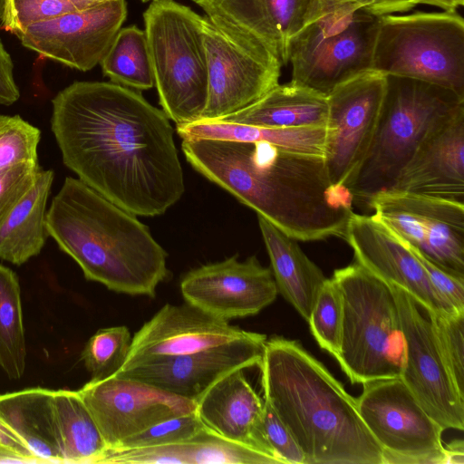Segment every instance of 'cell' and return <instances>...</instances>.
Instances as JSON below:
<instances>
[{
	"label": "cell",
	"mask_w": 464,
	"mask_h": 464,
	"mask_svg": "<svg viewBox=\"0 0 464 464\" xmlns=\"http://www.w3.org/2000/svg\"><path fill=\"white\" fill-rule=\"evenodd\" d=\"M53 391L37 387L0 395V419L39 463H63Z\"/></svg>",
	"instance_id": "cell-24"
},
{
	"label": "cell",
	"mask_w": 464,
	"mask_h": 464,
	"mask_svg": "<svg viewBox=\"0 0 464 464\" xmlns=\"http://www.w3.org/2000/svg\"><path fill=\"white\" fill-rule=\"evenodd\" d=\"M379 24L356 0H316L289 41L290 82L327 95L371 71Z\"/></svg>",
	"instance_id": "cell-6"
},
{
	"label": "cell",
	"mask_w": 464,
	"mask_h": 464,
	"mask_svg": "<svg viewBox=\"0 0 464 464\" xmlns=\"http://www.w3.org/2000/svg\"><path fill=\"white\" fill-rule=\"evenodd\" d=\"M9 462L28 463V461L22 456L13 452L7 449L0 447V463H9Z\"/></svg>",
	"instance_id": "cell-47"
},
{
	"label": "cell",
	"mask_w": 464,
	"mask_h": 464,
	"mask_svg": "<svg viewBox=\"0 0 464 464\" xmlns=\"http://www.w3.org/2000/svg\"><path fill=\"white\" fill-rule=\"evenodd\" d=\"M344 240L357 263L388 285L405 290L426 314L459 313L438 294L409 246L373 215L353 212Z\"/></svg>",
	"instance_id": "cell-19"
},
{
	"label": "cell",
	"mask_w": 464,
	"mask_h": 464,
	"mask_svg": "<svg viewBox=\"0 0 464 464\" xmlns=\"http://www.w3.org/2000/svg\"><path fill=\"white\" fill-rule=\"evenodd\" d=\"M202 18L173 0L153 1L143 14L160 104L176 126L200 120L208 100Z\"/></svg>",
	"instance_id": "cell-8"
},
{
	"label": "cell",
	"mask_w": 464,
	"mask_h": 464,
	"mask_svg": "<svg viewBox=\"0 0 464 464\" xmlns=\"http://www.w3.org/2000/svg\"><path fill=\"white\" fill-rule=\"evenodd\" d=\"M415 5H430L440 7L443 11L456 12L463 5L464 0H414Z\"/></svg>",
	"instance_id": "cell-46"
},
{
	"label": "cell",
	"mask_w": 464,
	"mask_h": 464,
	"mask_svg": "<svg viewBox=\"0 0 464 464\" xmlns=\"http://www.w3.org/2000/svg\"><path fill=\"white\" fill-rule=\"evenodd\" d=\"M258 367L264 400L300 446L305 464H384L356 399L298 341L266 339Z\"/></svg>",
	"instance_id": "cell-3"
},
{
	"label": "cell",
	"mask_w": 464,
	"mask_h": 464,
	"mask_svg": "<svg viewBox=\"0 0 464 464\" xmlns=\"http://www.w3.org/2000/svg\"><path fill=\"white\" fill-rule=\"evenodd\" d=\"M464 105L455 92L423 81L386 75V91L377 128L350 188L353 203L368 206L391 188L424 139Z\"/></svg>",
	"instance_id": "cell-5"
},
{
	"label": "cell",
	"mask_w": 464,
	"mask_h": 464,
	"mask_svg": "<svg viewBox=\"0 0 464 464\" xmlns=\"http://www.w3.org/2000/svg\"><path fill=\"white\" fill-rule=\"evenodd\" d=\"M343 299L336 281L326 278L316 296L308 324L319 346L336 358L340 352Z\"/></svg>",
	"instance_id": "cell-34"
},
{
	"label": "cell",
	"mask_w": 464,
	"mask_h": 464,
	"mask_svg": "<svg viewBox=\"0 0 464 464\" xmlns=\"http://www.w3.org/2000/svg\"><path fill=\"white\" fill-rule=\"evenodd\" d=\"M52 169H40L32 188L0 226V258L20 266L37 256L49 236L46 204L53 181Z\"/></svg>",
	"instance_id": "cell-27"
},
{
	"label": "cell",
	"mask_w": 464,
	"mask_h": 464,
	"mask_svg": "<svg viewBox=\"0 0 464 464\" xmlns=\"http://www.w3.org/2000/svg\"><path fill=\"white\" fill-rule=\"evenodd\" d=\"M404 243L409 246L423 266L432 286L438 294L450 304L456 312H464V277L456 276L445 271L429 260L413 246L406 242Z\"/></svg>",
	"instance_id": "cell-41"
},
{
	"label": "cell",
	"mask_w": 464,
	"mask_h": 464,
	"mask_svg": "<svg viewBox=\"0 0 464 464\" xmlns=\"http://www.w3.org/2000/svg\"><path fill=\"white\" fill-rule=\"evenodd\" d=\"M71 1L75 2V3L85 4V5H98V4H101V3H103L106 1H110V0H71Z\"/></svg>",
	"instance_id": "cell-48"
},
{
	"label": "cell",
	"mask_w": 464,
	"mask_h": 464,
	"mask_svg": "<svg viewBox=\"0 0 464 464\" xmlns=\"http://www.w3.org/2000/svg\"><path fill=\"white\" fill-rule=\"evenodd\" d=\"M39 164H21L0 169V226L34 186Z\"/></svg>",
	"instance_id": "cell-39"
},
{
	"label": "cell",
	"mask_w": 464,
	"mask_h": 464,
	"mask_svg": "<svg viewBox=\"0 0 464 464\" xmlns=\"http://www.w3.org/2000/svg\"><path fill=\"white\" fill-rule=\"evenodd\" d=\"M100 64L111 82L137 90L154 86L145 32L135 25L121 28Z\"/></svg>",
	"instance_id": "cell-31"
},
{
	"label": "cell",
	"mask_w": 464,
	"mask_h": 464,
	"mask_svg": "<svg viewBox=\"0 0 464 464\" xmlns=\"http://www.w3.org/2000/svg\"><path fill=\"white\" fill-rule=\"evenodd\" d=\"M90 6L71 0H4L1 27L17 34L34 24Z\"/></svg>",
	"instance_id": "cell-36"
},
{
	"label": "cell",
	"mask_w": 464,
	"mask_h": 464,
	"mask_svg": "<svg viewBox=\"0 0 464 464\" xmlns=\"http://www.w3.org/2000/svg\"><path fill=\"white\" fill-rule=\"evenodd\" d=\"M372 70L416 79L464 97V20L456 12L380 16Z\"/></svg>",
	"instance_id": "cell-9"
},
{
	"label": "cell",
	"mask_w": 464,
	"mask_h": 464,
	"mask_svg": "<svg viewBox=\"0 0 464 464\" xmlns=\"http://www.w3.org/2000/svg\"><path fill=\"white\" fill-rule=\"evenodd\" d=\"M373 216L445 271L464 277V203L382 190L368 202Z\"/></svg>",
	"instance_id": "cell-11"
},
{
	"label": "cell",
	"mask_w": 464,
	"mask_h": 464,
	"mask_svg": "<svg viewBox=\"0 0 464 464\" xmlns=\"http://www.w3.org/2000/svg\"><path fill=\"white\" fill-rule=\"evenodd\" d=\"M188 464H280L276 459L208 429L187 441Z\"/></svg>",
	"instance_id": "cell-32"
},
{
	"label": "cell",
	"mask_w": 464,
	"mask_h": 464,
	"mask_svg": "<svg viewBox=\"0 0 464 464\" xmlns=\"http://www.w3.org/2000/svg\"><path fill=\"white\" fill-rule=\"evenodd\" d=\"M188 304H166L131 337L125 371L151 359L193 353L250 336Z\"/></svg>",
	"instance_id": "cell-21"
},
{
	"label": "cell",
	"mask_w": 464,
	"mask_h": 464,
	"mask_svg": "<svg viewBox=\"0 0 464 464\" xmlns=\"http://www.w3.org/2000/svg\"><path fill=\"white\" fill-rule=\"evenodd\" d=\"M141 1H142V2H149V1L153 2V1H163V0H141Z\"/></svg>",
	"instance_id": "cell-50"
},
{
	"label": "cell",
	"mask_w": 464,
	"mask_h": 464,
	"mask_svg": "<svg viewBox=\"0 0 464 464\" xmlns=\"http://www.w3.org/2000/svg\"><path fill=\"white\" fill-rule=\"evenodd\" d=\"M451 379L464 397V313L427 314Z\"/></svg>",
	"instance_id": "cell-37"
},
{
	"label": "cell",
	"mask_w": 464,
	"mask_h": 464,
	"mask_svg": "<svg viewBox=\"0 0 464 464\" xmlns=\"http://www.w3.org/2000/svg\"><path fill=\"white\" fill-rule=\"evenodd\" d=\"M188 162L296 241L344 239L350 189L330 181L324 159L263 141L183 139Z\"/></svg>",
	"instance_id": "cell-2"
},
{
	"label": "cell",
	"mask_w": 464,
	"mask_h": 464,
	"mask_svg": "<svg viewBox=\"0 0 464 464\" xmlns=\"http://www.w3.org/2000/svg\"><path fill=\"white\" fill-rule=\"evenodd\" d=\"M372 14L382 16L404 13L416 6L414 0H356Z\"/></svg>",
	"instance_id": "cell-43"
},
{
	"label": "cell",
	"mask_w": 464,
	"mask_h": 464,
	"mask_svg": "<svg viewBox=\"0 0 464 464\" xmlns=\"http://www.w3.org/2000/svg\"><path fill=\"white\" fill-rule=\"evenodd\" d=\"M385 91L386 75L371 70L327 94L324 162L333 185L350 189L372 144Z\"/></svg>",
	"instance_id": "cell-13"
},
{
	"label": "cell",
	"mask_w": 464,
	"mask_h": 464,
	"mask_svg": "<svg viewBox=\"0 0 464 464\" xmlns=\"http://www.w3.org/2000/svg\"><path fill=\"white\" fill-rule=\"evenodd\" d=\"M208 90L200 120H218L254 103L279 83L282 63L273 54L249 51L206 17L201 24Z\"/></svg>",
	"instance_id": "cell-14"
},
{
	"label": "cell",
	"mask_w": 464,
	"mask_h": 464,
	"mask_svg": "<svg viewBox=\"0 0 464 464\" xmlns=\"http://www.w3.org/2000/svg\"><path fill=\"white\" fill-rule=\"evenodd\" d=\"M238 45L288 63V44L316 0H192Z\"/></svg>",
	"instance_id": "cell-18"
},
{
	"label": "cell",
	"mask_w": 464,
	"mask_h": 464,
	"mask_svg": "<svg viewBox=\"0 0 464 464\" xmlns=\"http://www.w3.org/2000/svg\"><path fill=\"white\" fill-rule=\"evenodd\" d=\"M343 299L340 352L335 358L352 383L401 376L405 342L390 285L354 262L332 276Z\"/></svg>",
	"instance_id": "cell-7"
},
{
	"label": "cell",
	"mask_w": 464,
	"mask_h": 464,
	"mask_svg": "<svg viewBox=\"0 0 464 464\" xmlns=\"http://www.w3.org/2000/svg\"><path fill=\"white\" fill-rule=\"evenodd\" d=\"M45 227L87 280L111 291L154 297L169 276L168 254L149 227L79 179H65Z\"/></svg>",
	"instance_id": "cell-4"
},
{
	"label": "cell",
	"mask_w": 464,
	"mask_h": 464,
	"mask_svg": "<svg viewBox=\"0 0 464 464\" xmlns=\"http://www.w3.org/2000/svg\"><path fill=\"white\" fill-rule=\"evenodd\" d=\"M126 16V1L110 0L34 24L15 35L40 55L86 72L101 63Z\"/></svg>",
	"instance_id": "cell-16"
},
{
	"label": "cell",
	"mask_w": 464,
	"mask_h": 464,
	"mask_svg": "<svg viewBox=\"0 0 464 464\" xmlns=\"http://www.w3.org/2000/svg\"><path fill=\"white\" fill-rule=\"evenodd\" d=\"M1 447V446H0Z\"/></svg>",
	"instance_id": "cell-51"
},
{
	"label": "cell",
	"mask_w": 464,
	"mask_h": 464,
	"mask_svg": "<svg viewBox=\"0 0 464 464\" xmlns=\"http://www.w3.org/2000/svg\"><path fill=\"white\" fill-rule=\"evenodd\" d=\"M3 4H4V0H0V18H1V14H2Z\"/></svg>",
	"instance_id": "cell-49"
},
{
	"label": "cell",
	"mask_w": 464,
	"mask_h": 464,
	"mask_svg": "<svg viewBox=\"0 0 464 464\" xmlns=\"http://www.w3.org/2000/svg\"><path fill=\"white\" fill-rule=\"evenodd\" d=\"M263 427L266 440L282 464H305V456L272 406L264 400Z\"/></svg>",
	"instance_id": "cell-40"
},
{
	"label": "cell",
	"mask_w": 464,
	"mask_h": 464,
	"mask_svg": "<svg viewBox=\"0 0 464 464\" xmlns=\"http://www.w3.org/2000/svg\"><path fill=\"white\" fill-rule=\"evenodd\" d=\"M53 406L63 463H100L109 449L77 391H53Z\"/></svg>",
	"instance_id": "cell-29"
},
{
	"label": "cell",
	"mask_w": 464,
	"mask_h": 464,
	"mask_svg": "<svg viewBox=\"0 0 464 464\" xmlns=\"http://www.w3.org/2000/svg\"><path fill=\"white\" fill-rule=\"evenodd\" d=\"M26 347L18 276L0 264V367L10 379L25 369Z\"/></svg>",
	"instance_id": "cell-30"
},
{
	"label": "cell",
	"mask_w": 464,
	"mask_h": 464,
	"mask_svg": "<svg viewBox=\"0 0 464 464\" xmlns=\"http://www.w3.org/2000/svg\"><path fill=\"white\" fill-rule=\"evenodd\" d=\"M20 97L14 77V63L0 40V104L11 105Z\"/></svg>",
	"instance_id": "cell-42"
},
{
	"label": "cell",
	"mask_w": 464,
	"mask_h": 464,
	"mask_svg": "<svg viewBox=\"0 0 464 464\" xmlns=\"http://www.w3.org/2000/svg\"><path fill=\"white\" fill-rule=\"evenodd\" d=\"M357 409L383 450L384 464H445L444 429L401 378L362 383Z\"/></svg>",
	"instance_id": "cell-10"
},
{
	"label": "cell",
	"mask_w": 464,
	"mask_h": 464,
	"mask_svg": "<svg viewBox=\"0 0 464 464\" xmlns=\"http://www.w3.org/2000/svg\"><path fill=\"white\" fill-rule=\"evenodd\" d=\"M207 429L195 411L170 417L122 440L115 448H140L188 441ZM112 449V448H111Z\"/></svg>",
	"instance_id": "cell-38"
},
{
	"label": "cell",
	"mask_w": 464,
	"mask_h": 464,
	"mask_svg": "<svg viewBox=\"0 0 464 464\" xmlns=\"http://www.w3.org/2000/svg\"><path fill=\"white\" fill-rule=\"evenodd\" d=\"M266 339V334L253 332L246 338L224 345L188 354L151 359L114 374L196 401L226 373L237 368L258 366Z\"/></svg>",
	"instance_id": "cell-20"
},
{
	"label": "cell",
	"mask_w": 464,
	"mask_h": 464,
	"mask_svg": "<svg viewBox=\"0 0 464 464\" xmlns=\"http://www.w3.org/2000/svg\"><path fill=\"white\" fill-rule=\"evenodd\" d=\"M327 95L291 82L277 84L259 100L224 121L273 128L326 127Z\"/></svg>",
	"instance_id": "cell-26"
},
{
	"label": "cell",
	"mask_w": 464,
	"mask_h": 464,
	"mask_svg": "<svg viewBox=\"0 0 464 464\" xmlns=\"http://www.w3.org/2000/svg\"><path fill=\"white\" fill-rule=\"evenodd\" d=\"M445 464H463L464 463V442L462 440H455L446 446Z\"/></svg>",
	"instance_id": "cell-45"
},
{
	"label": "cell",
	"mask_w": 464,
	"mask_h": 464,
	"mask_svg": "<svg viewBox=\"0 0 464 464\" xmlns=\"http://www.w3.org/2000/svg\"><path fill=\"white\" fill-rule=\"evenodd\" d=\"M183 139H211L237 141H263L284 150L324 159L326 127L273 128L240 124L220 120H198L176 126Z\"/></svg>",
	"instance_id": "cell-28"
},
{
	"label": "cell",
	"mask_w": 464,
	"mask_h": 464,
	"mask_svg": "<svg viewBox=\"0 0 464 464\" xmlns=\"http://www.w3.org/2000/svg\"><path fill=\"white\" fill-rule=\"evenodd\" d=\"M51 129L63 164L135 216L164 214L185 192L165 112L140 93L106 82H74L52 101Z\"/></svg>",
	"instance_id": "cell-1"
},
{
	"label": "cell",
	"mask_w": 464,
	"mask_h": 464,
	"mask_svg": "<svg viewBox=\"0 0 464 464\" xmlns=\"http://www.w3.org/2000/svg\"><path fill=\"white\" fill-rule=\"evenodd\" d=\"M278 293L308 322L326 277L296 240L257 215Z\"/></svg>",
	"instance_id": "cell-25"
},
{
	"label": "cell",
	"mask_w": 464,
	"mask_h": 464,
	"mask_svg": "<svg viewBox=\"0 0 464 464\" xmlns=\"http://www.w3.org/2000/svg\"><path fill=\"white\" fill-rule=\"evenodd\" d=\"M388 189L463 202L464 105L424 139Z\"/></svg>",
	"instance_id": "cell-22"
},
{
	"label": "cell",
	"mask_w": 464,
	"mask_h": 464,
	"mask_svg": "<svg viewBox=\"0 0 464 464\" xmlns=\"http://www.w3.org/2000/svg\"><path fill=\"white\" fill-rule=\"evenodd\" d=\"M40 130L19 115L0 114V169L38 164Z\"/></svg>",
	"instance_id": "cell-35"
},
{
	"label": "cell",
	"mask_w": 464,
	"mask_h": 464,
	"mask_svg": "<svg viewBox=\"0 0 464 464\" xmlns=\"http://www.w3.org/2000/svg\"><path fill=\"white\" fill-rule=\"evenodd\" d=\"M109 449L170 417L195 411V401L113 374L91 379L77 391Z\"/></svg>",
	"instance_id": "cell-15"
},
{
	"label": "cell",
	"mask_w": 464,
	"mask_h": 464,
	"mask_svg": "<svg viewBox=\"0 0 464 464\" xmlns=\"http://www.w3.org/2000/svg\"><path fill=\"white\" fill-rule=\"evenodd\" d=\"M395 298L405 342L399 378L444 430H464V397L458 392L442 356L433 325L403 289L389 285Z\"/></svg>",
	"instance_id": "cell-12"
},
{
	"label": "cell",
	"mask_w": 464,
	"mask_h": 464,
	"mask_svg": "<svg viewBox=\"0 0 464 464\" xmlns=\"http://www.w3.org/2000/svg\"><path fill=\"white\" fill-rule=\"evenodd\" d=\"M244 371L245 368H237L217 380L195 401V411L208 430L253 448L282 464L265 435L264 400L253 389Z\"/></svg>",
	"instance_id": "cell-23"
},
{
	"label": "cell",
	"mask_w": 464,
	"mask_h": 464,
	"mask_svg": "<svg viewBox=\"0 0 464 464\" xmlns=\"http://www.w3.org/2000/svg\"><path fill=\"white\" fill-rule=\"evenodd\" d=\"M131 343L125 325L98 330L85 343L81 358L92 379H103L116 373L123 365Z\"/></svg>",
	"instance_id": "cell-33"
},
{
	"label": "cell",
	"mask_w": 464,
	"mask_h": 464,
	"mask_svg": "<svg viewBox=\"0 0 464 464\" xmlns=\"http://www.w3.org/2000/svg\"><path fill=\"white\" fill-rule=\"evenodd\" d=\"M0 446L24 458L28 463H39L26 446L0 419Z\"/></svg>",
	"instance_id": "cell-44"
},
{
	"label": "cell",
	"mask_w": 464,
	"mask_h": 464,
	"mask_svg": "<svg viewBox=\"0 0 464 464\" xmlns=\"http://www.w3.org/2000/svg\"><path fill=\"white\" fill-rule=\"evenodd\" d=\"M180 292L186 303L227 322L257 314L278 294L271 268L254 256L239 261L237 255L190 270Z\"/></svg>",
	"instance_id": "cell-17"
}]
</instances>
